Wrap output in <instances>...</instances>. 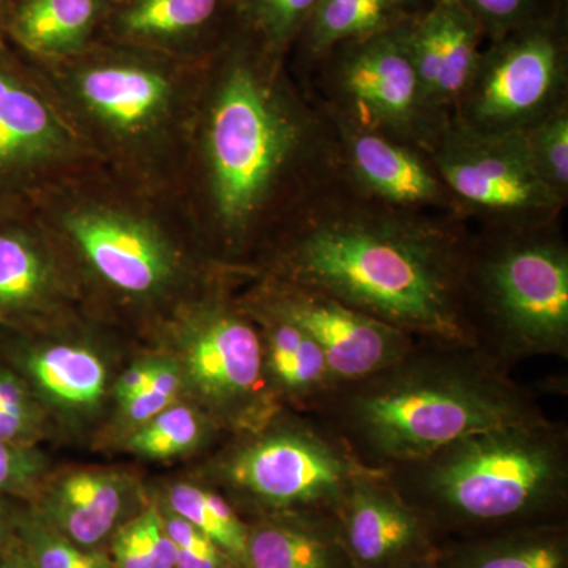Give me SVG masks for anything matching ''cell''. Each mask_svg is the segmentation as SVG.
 <instances>
[{
	"label": "cell",
	"mask_w": 568,
	"mask_h": 568,
	"mask_svg": "<svg viewBox=\"0 0 568 568\" xmlns=\"http://www.w3.org/2000/svg\"><path fill=\"white\" fill-rule=\"evenodd\" d=\"M551 6L555 7L556 11H562V13H568V0H549Z\"/></svg>",
	"instance_id": "obj_44"
},
{
	"label": "cell",
	"mask_w": 568,
	"mask_h": 568,
	"mask_svg": "<svg viewBox=\"0 0 568 568\" xmlns=\"http://www.w3.org/2000/svg\"><path fill=\"white\" fill-rule=\"evenodd\" d=\"M20 0H0V26H6L11 11L18 6Z\"/></svg>",
	"instance_id": "obj_43"
},
{
	"label": "cell",
	"mask_w": 568,
	"mask_h": 568,
	"mask_svg": "<svg viewBox=\"0 0 568 568\" xmlns=\"http://www.w3.org/2000/svg\"><path fill=\"white\" fill-rule=\"evenodd\" d=\"M473 224L409 211L338 170L280 223L265 276L332 295L417 342L474 346L465 313Z\"/></svg>",
	"instance_id": "obj_1"
},
{
	"label": "cell",
	"mask_w": 568,
	"mask_h": 568,
	"mask_svg": "<svg viewBox=\"0 0 568 568\" xmlns=\"http://www.w3.org/2000/svg\"><path fill=\"white\" fill-rule=\"evenodd\" d=\"M248 298L301 327L321 347L336 387L375 375L416 343L405 332L302 284L265 276Z\"/></svg>",
	"instance_id": "obj_11"
},
{
	"label": "cell",
	"mask_w": 568,
	"mask_h": 568,
	"mask_svg": "<svg viewBox=\"0 0 568 568\" xmlns=\"http://www.w3.org/2000/svg\"><path fill=\"white\" fill-rule=\"evenodd\" d=\"M69 134L0 44V193L65 151Z\"/></svg>",
	"instance_id": "obj_18"
},
{
	"label": "cell",
	"mask_w": 568,
	"mask_h": 568,
	"mask_svg": "<svg viewBox=\"0 0 568 568\" xmlns=\"http://www.w3.org/2000/svg\"><path fill=\"white\" fill-rule=\"evenodd\" d=\"M99 14V0H20L3 28L37 54L80 50Z\"/></svg>",
	"instance_id": "obj_25"
},
{
	"label": "cell",
	"mask_w": 568,
	"mask_h": 568,
	"mask_svg": "<svg viewBox=\"0 0 568 568\" xmlns=\"http://www.w3.org/2000/svg\"><path fill=\"white\" fill-rule=\"evenodd\" d=\"M0 568H33V566L24 551H17L0 560Z\"/></svg>",
	"instance_id": "obj_41"
},
{
	"label": "cell",
	"mask_w": 568,
	"mask_h": 568,
	"mask_svg": "<svg viewBox=\"0 0 568 568\" xmlns=\"http://www.w3.org/2000/svg\"><path fill=\"white\" fill-rule=\"evenodd\" d=\"M429 155L473 226L528 227L562 219L567 205L538 179L521 133H478L450 118Z\"/></svg>",
	"instance_id": "obj_10"
},
{
	"label": "cell",
	"mask_w": 568,
	"mask_h": 568,
	"mask_svg": "<svg viewBox=\"0 0 568 568\" xmlns=\"http://www.w3.org/2000/svg\"><path fill=\"white\" fill-rule=\"evenodd\" d=\"M138 499L140 488L132 474L81 469L51 481L33 511L78 547L97 549L132 519Z\"/></svg>",
	"instance_id": "obj_17"
},
{
	"label": "cell",
	"mask_w": 568,
	"mask_h": 568,
	"mask_svg": "<svg viewBox=\"0 0 568 568\" xmlns=\"http://www.w3.org/2000/svg\"><path fill=\"white\" fill-rule=\"evenodd\" d=\"M465 313L474 345L507 372L529 358H568L562 219L528 227L473 226Z\"/></svg>",
	"instance_id": "obj_5"
},
{
	"label": "cell",
	"mask_w": 568,
	"mask_h": 568,
	"mask_svg": "<svg viewBox=\"0 0 568 568\" xmlns=\"http://www.w3.org/2000/svg\"><path fill=\"white\" fill-rule=\"evenodd\" d=\"M316 0H233L235 22L265 54L284 59L293 50Z\"/></svg>",
	"instance_id": "obj_29"
},
{
	"label": "cell",
	"mask_w": 568,
	"mask_h": 568,
	"mask_svg": "<svg viewBox=\"0 0 568 568\" xmlns=\"http://www.w3.org/2000/svg\"><path fill=\"white\" fill-rule=\"evenodd\" d=\"M395 2L399 9L405 11L406 17L410 18L416 17V14L428 9L429 3H432L433 0H395Z\"/></svg>",
	"instance_id": "obj_40"
},
{
	"label": "cell",
	"mask_w": 568,
	"mask_h": 568,
	"mask_svg": "<svg viewBox=\"0 0 568 568\" xmlns=\"http://www.w3.org/2000/svg\"><path fill=\"white\" fill-rule=\"evenodd\" d=\"M18 530L33 568H114L110 556L99 549L78 547L50 528L36 511L20 519Z\"/></svg>",
	"instance_id": "obj_31"
},
{
	"label": "cell",
	"mask_w": 568,
	"mask_h": 568,
	"mask_svg": "<svg viewBox=\"0 0 568 568\" xmlns=\"http://www.w3.org/2000/svg\"><path fill=\"white\" fill-rule=\"evenodd\" d=\"M13 369L31 387L48 416L65 426L91 425L111 395L104 355L80 342H47L11 351Z\"/></svg>",
	"instance_id": "obj_16"
},
{
	"label": "cell",
	"mask_w": 568,
	"mask_h": 568,
	"mask_svg": "<svg viewBox=\"0 0 568 568\" xmlns=\"http://www.w3.org/2000/svg\"><path fill=\"white\" fill-rule=\"evenodd\" d=\"M312 416L373 470L417 462L487 429L547 418L536 395L477 347L417 339L375 375L334 388Z\"/></svg>",
	"instance_id": "obj_3"
},
{
	"label": "cell",
	"mask_w": 568,
	"mask_h": 568,
	"mask_svg": "<svg viewBox=\"0 0 568 568\" xmlns=\"http://www.w3.org/2000/svg\"><path fill=\"white\" fill-rule=\"evenodd\" d=\"M406 21L332 48L306 74L304 88L327 118L432 153L450 118L425 103Z\"/></svg>",
	"instance_id": "obj_7"
},
{
	"label": "cell",
	"mask_w": 568,
	"mask_h": 568,
	"mask_svg": "<svg viewBox=\"0 0 568 568\" xmlns=\"http://www.w3.org/2000/svg\"><path fill=\"white\" fill-rule=\"evenodd\" d=\"M67 230L104 282L133 297H155L174 283L178 253L155 227L122 213L88 209Z\"/></svg>",
	"instance_id": "obj_14"
},
{
	"label": "cell",
	"mask_w": 568,
	"mask_h": 568,
	"mask_svg": "<svg viewBox=\"0 0 568 568\" xmlns=\"http://www.w3.org/2000/svg\"><path fill=\"white\" fill-rule=\"evenodd\" d=\"M338 526L354 568H396L439 548L432 526L384 470H365L354 481L339 508Z\"/></svg>",
	"instance_id": "obj_13"
},
{
	"label": "cell",
	"mask_w": 568,
	"mask_h": 568,
	"mask_svg": "<svg viewBox=\"0 0 568 568\" xmlns=\"http://www.w3.org/2000/svg\"><path fill=\"white\" fill-rule=\"evenodd\" d=\"M384 473L439 544L567 521L568 428L548 417L463 437Z\"/></svg>",
	"instance_id": "obj_4"
},
{
	"label": "cell",
	"mask_w": 568,
	"mask_h": 568,
	"mask_svg": "<svg viewBox=\"0 0 568 568\" xmlns=\"http://www.w3.org/2000/svg\"><path fill=\"white\" fill-rule=\"evenodd\" d=\"M396 568H440L439 562H437V551L432 552V555L422 556V558H416L413 560H407V562L402 564Z\"/></svg>",
	"instance_id": "obj_42"
},
{
	"label": "cell",
	"mask_w": 568,
	"mask_h": 568,
	"mask_svg": "<svg viewBox=\"0 0 568 568\" xmlns=\"http://www.w3.org/2000/svg\"><path fill=\"white\" fill-rule=\"evenodd\" d=\"M132 523L149 567L175 568V545L164 528L160 506L153 504L145 508L132 518Z\"/></svg>",
	"instance_id": "obj_36"
},
{
	"label": "cell",
	"mask_w": 568,
	"mask_h": 568,
	"mask_svg": "<svg viewBox=\"0 0 568 568\" xmlns=\"http://www.w3.org/2000/svg\"><path fill=\"white\" fill-rule=\"evenodd\" d=\"M182 395L183 381L178 362L171 354L160 355L159 366L151 383L130 402L118 406V424L126 433H132L178 403Z\"/></svg>",
	"instance_id": "obj_33"
},
{
	"label": "cell",
	"mask_w": 568,
	"mask_h": 568,
	"mask_svg": "<svg viewBox=\"0 0 568 568\" xmlns=\"http://www.w3.org/2000/svg\"><path fill=\"white\" fill-rule=\"evenodd\" d=\"M110 559L114 568H151L142 551L132 519L112 534Z\"/></svg>",
	"instance_id": "obj_38"
},
{
	"label": "cell",
	"mask_w": 568,
	"mask_h": 568,
	"mask_svg": "<svg viewBox=\"0 0 568 568\" xmlns=\"http://www.w3.org/2000/svg\"><path fill=\"white\" fill-rule=\"evenodd\" d=\"M183 398L224 432H252L283 409L264 372L257 325L241 304L213 297L183 313L173 353Z\"/></svg>",
	"instance_id": "obj_8"
},
{
	"label": "cell",
	"mask_w": 568,
	"mask_h": 568,
	"mask_svg": "<svg viewBox=\"0 0 568 568\" xmlns=\"http://www.w3.org/2000/svg\"><path fill=\"white\" fill-rule=\"evenodd\" d=\"M219 71L204 126L212 219L231 252L282 223L338 170L331 119L242 33Z\"/></svg>",
	"instance_id": "obj_2"
},
{
	"label": "cell",
	"mask_w": 568,
	"mask_h": 568,
	"mask_svg": "<svg viewBox=\"0 0 568 568\" xmlns=\"http://www.w3.org/2000/svg\"><path fill=\"white\" fill-rule=\"evenodd\" d=\"M331 122L338 171L355 189L395 207L463 219L457 201L424 149L334 119Z\"/></svg>",
	"instance_id": "obj_12"
},
{
	"label": "cell",
	"mask_w": 568,
	"mask_h": 568,
	"mask_svg": "<svg viewBox=\"0 0 568 568\" xmlns=\"http://www.w3.org/2000/svg\"><path fill=\"white\" fill-rule=\"evenodd\" d=\"M529 162L541 182L568 204V102L521 132Z\"/></svg>",
	"instance_id": "obj_30"
},
{
	"label": "cell",
	"mask_w": 568,
	"mask_h": 568,
	"mask_svg": "<svg viewBox=\"0 0 568 568\" xmlns=\"http://www.w3.org/2000/svg\"><path fill=\"white\" fill-rule=\"evenodd\" d=\"M81 99L89 110L121 132L152 125L170 103L171 85L156 71L134 65H103L80 80Z\"/></svg>",
	"instance_id": "obj_22"
},
{
	"label": "cell",
	"mask_w": 568,
	"mask_h": 568,
	"mask_svg": "<svg viewBox=\"0 0 568 568\" xmlns=\"http://www.w3.org/2000/svg\"><path fill=\"white\" fill-rule=\"evenodd\" d=\"M349 448L312 414L280 409L252 432L234 433L209 466L216 488L256 518L315 514L338 518L365 473Z\"/></svg>",
	"instance_id": "obj_6"
},
{
	"label": "cell",
	"mask_w": 568,
	"mask_h": 568,
	"mask_svg": "<svg viewBox=\"0 0 568 568\" xmlns=\"http://www.w3.org/2000/svg\"><path fill=\"white\" fill-rule=\"evenodd\" d=\"M230 435L190 402H178L126 436V448L136 457L162 462L193 454Z\"/></svg>",
	"instance_id": "obj_26"
},
{
	"label": "cell",
	"mask_w": 568,
	"mask_h": 568,
	"mask_svg": "<svg viewBox=\"0 0 568 568\" xmlns=\"http://www.w3.org/2000/svg\"><path fill=\"white\" fill-rule=\"evenodd\" d=\"M242 568H354L331 515H272L248 523Z\"/></svg>",
	"instance_id": "obj_20"
},
{
	"label": "cell",
	"mask_w": 568,
	"mask_h": 568,
	"mask_svg": "<svg viewBox=\"0 0 568 568\" xmlns=\"http://www.w3.org/2000/svg\"><path fill=\"white\" fill-rule=\"evenodd\" d=\"M440 568H568V521L454 538L439 544Z\"/></svg>",
	"instance_id": "obj_21"
},
{
	"label": "cell",
	"mask_w": 568,
	"mask_h": 568,
	"mask_svg": "<svg viewBox=\"0 0 568 568\" xmlns=\"http://www.w3.org/2000/svg\"><path fill=\"white\" fill-rule=\"evenodd\" d=\"M47 417L20 373L0 364V440L36 446L47 429Z\"/></svg>",
	"instance_id": "obj_32"
},
{
	"label": "cell",
	"mask_w": 568,
	"mask_h": 568,
	"mask_svg": "<svg viewBox=\"0 0 568 568\" xmlns=\"http://www.w3.org/2000/svg\"><path fill=\"white\" fill-rule=\"evenodd\" d=\"M480 26L485 40H495L504 33L517 31L532 22L568 14L556 11L549 0H458Z\"/></svg>",
	"instance_id": "obj_34"
},
{
	"label": "cell",
	"mask_w": 568,
	"mask_h": 568,
	"mask_svg": "<svg viewBox=\"0 0 568 568\" xmlns=\"http://www.w3.org/2000/svg\"><path fill=\"white\" fill-rule=\"evenodd\" d=\"M568 102V14L489 40L452 121L478 133H521Z\"/></svg>",
	"instance_id": "obj_9"
},
{
	"label": "cell",
	"mask_w": 568,
	"mask_h": 568,
	"mask_svg": "<svg viewBox=\"0 0 568 568\" xmlns=\"http://www.w3.org/2000/svg\"><path fill=\"white\" fill-rule=\"evenodd\" d=\"M233 0H130L119 26L138 40L185 39L211 28Z\"/></svg>",
	"instance_id": "obj_28"
},
{
	"label": "cell",
	"mask_w": 568,
	"mask_h": 568,
	"mask_svg": "<svg viewBox=\"0 0 568 568\" xmlns=\"http://www.w3.org/2000/svg\"><path fill=\"white\" fill-rule=\"evenodd\" d=\"M160 355H148V357L138 358L133 362L122 375L112 383L111 395L114 398L115 406L134 398L142 388L151 383L152 376L155 375L156 366H159Z\"/></svg>",
	"instance_id": "obj_37"
},
{
	"label": "cell",
	"mask_w": 568,
	"mask_h": 568,
	"mask_svg": "<svg viewBox=\"0 0 568 568\" xmlns=\"http://www.w3.org/2000/svg\"><path fill=\"white\" fill-rule=\"evenodd\" d=\"M54 283L39 242L17 224L0 223V317L22 320L47 308Z\"/></svg>",
	"instance_id": "obj_24"
},
{
	"label": "cell",
	"mask_w": 568,
	"mask_h": 568,
	"mask_svg": "<svg viewBox=\"0 0 568 568\" xmlns=\"http://www.w3.org/2000/svg\"><path fill=\"white\" fill-rule=\"evenodd\" d=\"M263 342L264 372L283 409L312 414L336 388L321 347L301 327L256 304L241 302Z\"/></svg>",
	"instance_id": "obj_19"
},
{
	"label": "cell",
	"mask_w": 568,
	"mask_h": 568,
	"mask_svg": "<svg viewBox=\"0 0 568 568\" xmlns=\"http://www.w3.org/2000/svg\"><path fill=\"white\" fill-rule=\"evenodd\" d=\"M164 507L204 532L239 568L244 566L250 525L219 488L181 481L168 489Z\"/></svg>",
	"instance_id": "obj_27"
},
{
	"label": "cell",
	"mask_w": 568,
	"mask_h": 568,
	"mask_svg": "<svg viewBox=\"0 0 568 568\" xmlns=\"http://www.w3.org/2000/svg\"><path fill=\"white\" fill-rule=\"evenodd\" d=\"M50 463L36 446L0 440V496H28L39 489Z\"/></svg>",
	"instance_id": "obj_35"
},
{
	"label": "cell",
	"mask_w": 568,
	"mask_h": 568,
	"mask_svg": "<svg viewBox=\"0 0 568 568\" xmlns=\"http://www.w3.org/2000/svg\"><path fill=\"white\" fill-rule=\"evenodd\" d=\"M407 18L395 0H316L291 50L298 58L302 78L332 48L387 31Z\"/></svg>",
	"instance_id": "obj_23"
},
{
	"label": "cell",
	"mask_w": 568,
	"mask_h": 568,
	"mask_svg": "<svg viewBox=\"0 0 568 568\" xmlns=\"http://www.w3.org/2000/svg\"><path fill=\"white\" fill-rule=\"evenodd\" d=\"M11 525H13V519H11L9 503H7L6 497L0 496V547L6 544Z\"/></svg>",
	"instance_id": "obj_39"
},
{
	"label": "cell",
	"mask_w": 568,
	"mask_h": 568,
	"mask_svg": "<svg viewBox=\"0 0 568 568\" xmlns=\"http://www.w3.org/2000/svg\"><path fill=\"white\" fill-rule=\"evenodd\" d=\"M406 43L425 103L452 118L487 43L480 26L458 0H433L407 18Z\"/></svg>",
	"instance_id": "obj_15"
}]
</instances>
